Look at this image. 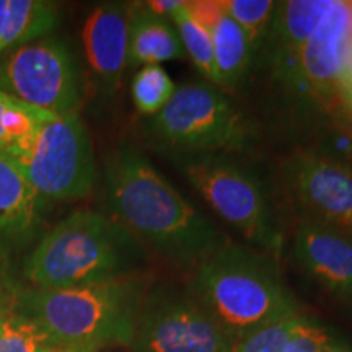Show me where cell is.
I'll return each mask as SVG.
<instances>
[{"mask_svg": "<svg viewBox=\"0 0 352 352\" xmlns=\"http://www.w3.org/2000/svg\"><path fill=\"white\" fill-rule=\"evenodd\" d=\"M184 173L210 208L243 239L261 252L277 248L279 235L256 176L220 155L191 158L184 165Z\"/></svg>", "mask_w": 352, "mask_h": 352, "instance_id": "cell-9", "label": "cell"}, {"mask_svg": "<svg viewBox=\"0 0 352 352\" xmlns=\"http://www.w3.org/2000/svg\"><path fill=\"white\" fill-rule=\"evenodd\" d=\"M131 7L103 3L91 10L82 30L83 51L104 91L116 90L127 69Z\"/></svg>", "mask_w": 352, "mask_h": 352, "instance_id": "cell-13", "label": "cell"}, {"mask_svg": "<svg viewBox=\"0 0 352 352\" xmlns=\"http://www.w3.org/2000/svg\"><path fill=\"white\" fill-rule=\"evenodd\" d=\"M21 289L23 285H20L16 279L0 280V327L6 323L8 316L16 311V302Z\"/></svg>", "mask_w": 352, "mask_h": 352, "instance_id": "cell-26", "label": "cell"}, {"mask_svg": "<svg viewBox=\"0 0 352 352\" xmlns=\"http://www.w3.org/2000/svg\"><path fill=\"white\" fill-rule=\"evenodd\" d=\"M300 310L258 328L233 344L232 352H285L294 329L302 318Z\"/></svg>", "mask_w": 352, "mask_h": 352, "instance_id": "cell-24", "label": "cell"}, {"mask_svg": "<svg viewBox=\"0 0 352 352\" xmlns=\"http://www.w3.org/2000/svg\"><path fill=\"white\" fill-rule=\"evenodd\" d=\"M151 127L158 140L196 157L239 151L252 135L243 114L219 87L197 82L176 87Z\"/></svg>", "mask_w": 352, "mask_h": 352, "instance_id": "cell-5", "label": "cell"}, {"mask_svg": "<svg viewBox=\"0 0 352 352\" xmlns=\"http://www.w3.org/2000/svg\"><path fill=\"white\" fill-rule=\"evenodd\" d=\"M144 6L147 7L153 15L170 21L176 13L186 6V0H151V2H145Z\"/></svg>", "mask_w": 352, "mask_h": 352, "instance_id": "cell-27", "label": "cell"}, {"mask_svg": "<svg viewBox=\"0 0 352 352\" xmlns=\"http://www.w3.org/2000/svg\"><path fill=\"white\" fill-rule=\"evenodd\" d=\"M138 240L116 220L95 210H74L43 233L21 272L34 289H64L131 274Z\"/></svg>", "mask_w": 352, "mask_h": 352, "instance_id": "cell-4", "label": "cell"}, {"mask_svg": "<svg viewBox=\"0 0 352 352\" xmlns=\"http://www.w3.org/2000/svg\"><path fill=\"white\" fill-rule=\"evenodd\" d=\"M329 341H331V336L327 329L302 316L290 336L285 352H323Z\"/></svg>", "mask_w": 352, "mask_h": 352, "instance_id": "cell-25", "label": "cell"}, {"mask_svg": "<svg viewBox=\"0 0 352 352\" xmlns=\"http://www.w3.org/2000/svg\"><path fill=\"white\" fill-rule=\"evenodd\" d=\"M171 21L176 26L175 30L178 33L179 41H182L184 54H188L191 63L196 65V69L212 85H219V74L217 67H215L212 39H210L208 28L191 12L189 2H186V6L176 13Z\"/></svg>", "mask_w": 352, "mask_h": 352, "instance_id": "cell-20", "label": "cell"}, {"mask_svg": "<svg viewBox=\"0 0 352 352\" xmlns=\"http://www.w3.org/2000/svg\"><path fill=\"white\" fill-rule=\"evenodd\" d=\"M323 352H352V349H349V347H347V346L340 344V342H336L331 338V341H329L328 344L324 346Z\"/></svg>", "mask_w": 352, "mask_h": 352, "instance_id": "cell-28", "label": "cell"}, {"mask_svg": "<svg viewBox=\"0 0 352 352\" xmlns=\"http://www.w3.org/2000/svg\"><path fill=\"white\" fill-rule=\"evenodd\" d=\"M196 19L208 28L212 39L215 67L220 87H235L245 77L253 50L243 30L222 7L220 0L189 2Z\"/></svg>", "mask_w": 352, "mask_h": 352, "instance_id": "cell-16", "label": "cell"}, {"mask_svg": "<svg viewBox=\"0 0 352 352\" xmlns=\"http://www.w3.org/2000/svg\"><path fill=\"white\" fill-rule=\"evenodd\" d=\"M145 297L147 280L131 272L76 287H23L16 311L43 328L60 349L100 352L111 344L131 346Z\"/></svg>", "mask_w": 352, "mask_h": 352, "instance_id": "cell-2", "label": "cell"}, {"mask_svg": "<svg viewBox=\"0 0 352 352\" xmlns=\"http://www.w3.org/2000/svg\"><path fill=\"white\" fill-rule=\"evenodd\" d=\"M46 208L19 162L0 153V280L15 279L16 261L43 236Z\"/></svg>", "mask_w": 352, "mask_h": 352, "instance_id": "cell-12", "label": "cell"}, {"mask_svg": "<svg viewBox=\"0 0 352 352\" xmlns=\"http://www.w3.org/2000/svg\"><path fill=\"white\" fill-rule=\"evenodd\" d=\"M59 25L57 6L46 0H0V57L46 38Z\"/></svg>", "mask_w": 352, "mask_h": 352, "instance_id": "cell-18", "label": "cell"}, {"mask_svg": "<svg viewBox=\"0 0 352 352\" xmlns=\"http://www.w3.org/2000/svg\"><path fill=\"white\" fill-rule=\"evenodd\" d=\"M0 90L56 116L78 113L82 101L76 57L56 38L38 39L0 57Z\"/></svg>", "mask_w": 352, "mask_h": 352, "instance_id": "cell-8", "label": "cell"}, {"mask_svg": "<svg viewBox=\"0 0 352 352\" xmlns=\"http://www.w3.org/2000/svg\"><path fill=\"white\" fill-rule=\"evenodd\" d=\"M294 250L316 283L336 296L352 297V239L305 219L297 227Z\"/></svg>", "mask_w": 352, "mask_h": 352, "instance_id": "cell-15", "label": "cell"}, {"mask_svg": "<svg viewBox=\"0 0 352 352\" xmlns=\"http://www.w3.org/2000/svg\"><path fill=\"white\" fill-rule=\"evenodd\" d=\"M0 352H67L25 315L12 314L0 327Z\"/></svg>", "mask_w": 352, "mask_h": 352, "instance_id": "cell-23", "label": "cell"}, {"mask_svg": "<svg viewBox=\"0 0 352 352\" xmlns=\"http://www.w3.org/2000/svg\"><path fill=\"white\" fill-rule=\"evenodd\" d=\"M103 178L111 219L171 263L197 266L223 243L209 220L138 148H118L104 165Z\"/></svg>", "mask_w": 352, "mask_h": 352, "instance_id": "cell-1", "label": "cell"}, {"mask_svg": "<svg viewBox=\"0 0 352 352\" xmlns=\"http://www.w3.org/2000/svg\"><path fill=\"white\" fill-rule=\"evenodd\" d=\"M233 344L191 292L145 297L131 341L135 352H232Z\"/></svg>", "mask_w": 352, "mask_h": 352, "instance_id": "cell-10", "label": "cell"}, {"mask_svg": "<svg viewBox=\"0 0 352 352\" xmlns=\"http://www.w3.org/2000/svg\"><path fill=\"white\" fill-rule=\"evenodd\" d=\"M331 6L333 0H289L277 3L264 46L272 76L284 88L294 78L303 47Z\"/></svg>", "mask_w": 352, "mask_h": 352, "instance_id": "cell-14", "label": "cell"}, {"mask_svg": "<svg viewBox=\"0 0 352 352\" xmlns=\"http://www.w3.org/2000/svg\"><path fill=\"white\" fill-rule=\"evenodd\" d=\"M175 91V82L162 65H144L132 78V100L135 108L147 116H155L160 113Z\"/></svg>", "mask_w": 352, "mask_h": 352, "instance_id": "cell-21", "label": "cell"}, {"mask_svg": "<svg viewBox=\"0 0 352 352\" xmlns=\"http://www.w3.org/2000/svg\"><path fill=\"white\" fill-rule=\"evenodd\" d=\"M285 179L308 219L352 239V173L346 166L298 152L285 164Z\"/></svg>", "mask_w": 352, "mask_h": 352, "instance_id": "cell-11", "label": "cell"}, {"mask_svg": "<svg viewBox=\"0 0 352 352\" xmlns=\"http://www.w3.org/2000/svg\"><path fill=\"white\" fill-rule=\"evenodd\" d=\"M191 294L235 342L298 311L266 253L227 241L197 264Z\"/></svg>", "mask_w": 352, "mask_h": 352, "instance_id": "cell-3", "label": "cell"}, {"mask_svg": "<svg viewBox=\"0 0 352 352\" xmlns=\"http://www.w3.org/2000/svg\"><path fill=\"white\" fill-rule=\"evenodd\" d=\"M226 12L248 38L253 52L266 43L277 3L272 0H220Z\"/></svg>", "mask_w": 352, "mask_h": 352, "instance_id": "cell-22", "label": "cell"}, {"mask_svg": "<svg viewBox=\"0 0 352 352\" xmlns=\"http://www.w3.org/2000/svg\"><path fill=\"white\" fill-rule=\"evenodd\" d=\"M183 56L182 41L168 20L153 15L144 3L131 7L127 67L160 65Z\"/></svg>", "mask_w": 352, "mask_h": 352, "instance_id": "cell-17", "label": "cell"}, {"mask_svg": "<svg viewBox=\"0 0 352 352\" xmlns=\"http://www.w3.org/2000/svg\"><path fill=\"white\" fill-rule=\"evenodd\" d=\"M285 90L303 103L352 116V2L333 0Z\"/></svg>", "mask_w": 352, "mask_h": 352, "instance_id": "cell-7", "label": "cell"}, {"mask_svg": "<svg viewBox=\"0 0 352 352\" xmlns=\"http://www.w3.org/2000/svg\"><path fill=\"white\" fill-rule=\"evenodd\" d=\"M34 191L46 202L82 199L94 191L98 168L83 121L76 114H51L32 152L20 162Z\"/></svg>", "mask_w": 352, "mask_h": 352, "instance_id": "cell-6", "label": "cell"}, {"mask_svg": "<svg viewBox=\"0 0 352 352\" xmlns=\"http://www.w3.org/2000/svg\"><path fill=\"white\" fill-rule=\"evenodd\" d=\"M50 116L51 113L30 107L0 90V153L19 164L23 162Z\"/></svg>", "mask_w": 352, "mask_h": 352, "instance_id": "cell-19", "label": "cell"}]
</instances>
